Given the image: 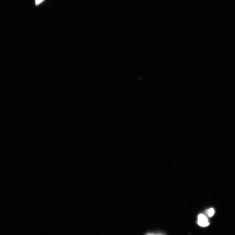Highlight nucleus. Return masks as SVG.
Returning a JSON list of instances; mask_svg holds the SVG:
<instances>
[{"label": "nucleus", "instance_id": "f257e3e1", "mask_svg": "<svg viewBox=\"0 0 235 235\" xmlns=\"http://www.w3.org/2000/svg\"><path fill=\"white\" fill-rule=\"evenodd\" d=\"M198 223L199 226L203 227L207 226L209 224L207 218L202 214L198 216Z\"/></svg>", "mask_w": 235, "mask_h": 235}, {"label": "nucleus", "instance_id": "f03ea898", "mask_svg": "<svg viewBox=\"0 0 235 235\" xmlns=\"http://www.w3.org/2000/svg\"><path fill=\"white\" fill-rule=\"evenodd\" d=\"M206 212L209 217H212L214 214L215 210L214 209L211 208L207 210Z\"/></svg>", "mask_w": 235, "mask_h": 235}, {"label": "nucleus", "instance_id": "7ed1b4c3", "mask_svg": "<svg viewBox=\"0 0 235 235\" xmlns=\"http://www.w3.org/2000/svg\"><path fill=\"white\" fill-rule=\"evenodd\" d=\"M44 0H35V3L36 5H38L43 2Z\"/></svg>", "mask_w": 235, "mask_h": 235}]
</instances>
